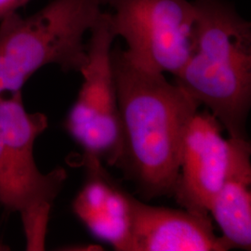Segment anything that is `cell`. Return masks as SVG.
<instances>
[{
	"label": "cell",
	"instance_id": "6da1fadb",
	"mask_svg": "<svg viewBox=\"0 0 251 251\" xmlns=\"http://www.w3.org/2000/svg\"><path fill=\"white\" fill-rule=\"evenodd\" d=\"M112 63L122 138L117 167L145 200L172 197L184 134L200 104L165 74L130 62L119 47Z\"/></svg>",
	"mask_w": 251,
	"mask_h": 251
},
{
	"label": "cell",
	"instance_id": "7a4b0ae2",
	"mask_svg": "<svg viewBox=\"0 0 251 251\" xmlns=\"http://www.w3.org/2000/svg\"><path fill=\"white\" fill-rule=\"evenodd\" d=\"M196 23L187 61L175 83L205 106L229 138L248 139L251 25L227 0H192Z\"/></svg>",
	"mask_w": 251,
	"mask_h": 251
},
{
	"label": "cell",
	"instance_id": "3957f363",
	"mask_svg": "<svg viewBox=\"0 0 251 251\" xmlns=\"http://www.w3.org/2000/svg\"><path fill=\"white\" fill-rule=\"evenodd\" d=\"M103 0H52L29 16L0 20V97L22 91L39 69L54 64L77 71L87 62L86 36Z\"/></svg>",
	"mask_w": 251,
	"mask_h": 251
},
{
	"label": "cell",
	"instance_id": "277c9868",
	"mask_svg": "<svg viewBox=\"0 0 251 251\" xmlns=\"http://www.w3.org/2000/svg\"><path fill=\"white\" fill-rule=\"evenodd\" d=\"M48 126L41 113H29L22 91L0 97V204L18 212L27 251H44L50 214L67 178L63 168L48 173L34 157L37 137Z\"/></svg>",
	"mask_w": 251,
	"mask_h": 251
},
{
	"label": "cell",
	"instance_id": "5b68a950",
	"mask_svg": "<svg viewBox=\"0 0 251 251\" xmlns=\"http://www.w3.org/2000/svg\"><path fill=\"white\" fill-rule=\"evenodd\" d=\"M114 36L126 58L150 71L176 75L192 50L196 12L192 0H103Z\"/></svg>",
	"mask_w": 251,
	"mask_h": 251
},
{
	"label": "cell",
	"instance_id": "8992f818",
	"mask_svg": "<svg viewBox=\"0 0 251 251\" xmlns=\"http://www.w3.org/2000/svg\"><path fill=\"white\" fill-rule=\"evenodd\" d=\"M114 36L107 12L102 11L87 40L83 82L65 121V127L84 151L110 167L121 153V123L112 63Z\"/></svg>",
	"mask_w": 251,
	"mask_h": 251
},
{
	"label": "cell",
	"instance_id": "52a82bcc",
	"mask_svg": "<svg viewBox=\"0 0 251 251\" xmlns=\"http://www.w3.org/2000/svg\"><path fill=\"white\" fill-rule=\"evenodd\" d=\"M223 128L208 110H198L183 138L172 197L181 208L198 215L210 216L211 203L226 176L230 139L223 136Z\"/></svg>",
	"mask_w": 251,
	"mask_h": 251
},
{
	"label": "cell",
	"instance_id": "ba28073f",
	"mask_svg": "<svg viewBox=\"0 0 251 251\" xmlns=\"http://www.w3.org/2000/svg\"><path fill=\"white\" fill-rule=\"evenodd\" d=\"M210 216L149 205L133 197L128 251H227Z\"/></svg>",
	"mask_w": 251,
	"mask_h": 251
},
{
	"label": "cell",
	"instance_id": "9c48e42d",
	"mask_svg": "<svg viewBox=\"0 0 251 251\" xmlns=\"http://www.w3.org/2000/svg\"><path fill=\"white\" fill-rule=\"evenodd\" d=\"M87 179L75 198V214L100 240L116 251H128L132 221L131 196L98 158L83 155Z\"/></svg>",
	"mask_w": 251,
	"mask_h": 251
},
{
	"label": "cell",
	"instance_id": "30bf717a",
	"mask_svg": "<svg viewBox=\"0 0 251 251\" xmlns=\"http://www.w3.org/2000/svg\"><path fill=\"white\" fill-rule=\"evenodd\" d=\"M230 139L226 176L209 208L230 249L251 251V162L248 139Z\"/></svg>",
	"mask_w": 251,
	"mask_h": 251
},
{
	"label": "cell",
	"instance_id": "8fae6325",
	"mask_svg": "<svg viewBox=\"0 0 251 251\" xmlns=\"http://www.w3.org/2000/svg\"><path fill=\"white\" fill-rule=\"evenodd\" d=\"M31 0H0V20L11 13L18 12L19 9Z\"/></svg>",
	"mask_w": 251,
	"mask_h": 251
},
{
	"label": "cell",
	"instance_id": "7c38bea8",
	"mask_svg": "<svg viewBox=\"0 0 251 251\" xmlns=\"http://www.w3.org/2000/svg\"><path fill=\"white\" fill-rule=\"evenodd\" d=\"M9 251V248L8 246L4 245L2 241L0 240V251Z\"/></svg>",
	"mask_w": 251,
	"mask_h": 251
}]
</instances>
